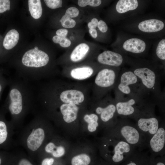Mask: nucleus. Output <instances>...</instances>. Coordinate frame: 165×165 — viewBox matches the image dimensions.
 Listing matches in <instances>:
<instances>
[{"mask_svg":"<svg viewBox=\"0 0 165 165\" xmlns=\"http://www.w3.org/2000/svg\"><path fill=\"white\" fill-rule=\"evenodd\" d=\"M101 3L100 0H79L78 5L81 7H85L87 5L92 7H97L100 5Z\"/></svg>","mask_w":165,"mask_h":165,"instance_id":"obj_28","label":"nucleus"},{"mask_svg":"<svg viewBox=\"0 0 165 165\" xmlns=\"http://www.w3.org/2000/svg\"><path fill=\"white\" fill-rule=\"evenodd\" d=\"M90 47L87 44L82 43L76 46L70 54L64 63L66 66H72L82 63L88 57Z\"/></svg>","mask_w":165,"mask_h":165,"instance_id":"obj_14","label":"nucleus"},{"mask_svg":"<svg viewBox=\"0 0 165 165\" xmlns=\"http://www.w3.org/2000/svg\"><path fill=\"white\" fill-rule=\"evenodd\" d=\"M98 20L96 18H93L90 22L88 23V27L89 29H95L97 26Z\"/></svg>","mask_w":165,"mask_h":165,"instance_id":"obj_39","label":"nucleus"},{"mask_svg":"<svg viewBox=\"0 0 165 165\" xmlns=\"http://www.w3.org/2000/svg\"><path fill=\"white\" fill-rule=\"evenodd\" d=\"M119 75L108 68L100 69L94 76L92 83L91 101L101 99L115 87Z\"/></svg>","mask_w":165,"mask_h":165,"instance_id":"obj_4","label":"nucleus"},{"mask_svg":"<svg viewBox=\"0 0 165 165\" xmlns=\"http://www.w3.org/2000/svg\"><path fill=\"white\" fill-rule=\"evenodd\" d=\"M91 160L90 156L85 153H82L74 156L71 160L72 165H89Z\"/></svg>","mask_w":165,"mask_h":165,"instance_id":"obj_24","label":"nucleus"},{"mask_svg":"<svg viewBox=\"0 0 165 165\" xmlns=\"http://www.w3.org/2000/svg\"><path fill=\"white\" fill-rule=\"evenodd\" d=\"M10 9V1L9 0H0V13Z\"/></svg>","mask_w":165,"mask_h":165,"instance_id":"obj_32","label":"nucleus"},{"mask_svg":"<svg viewBox=\"0 0 165 165\" xmlns=\"http://www.w3.org/2000/svg\"><path fill=\"white\" fill-rule=\"evenodd\" d=\"M80 117L87 124L89 131L93 132L96 130L100 122L98 116L91 110L89 111L86 108L82 112Z\"/></svg>","mask_w":165,"mask_h":165,"instance_id":"obj_18","label":"nucleus"},{"mask_svg":"<svg viewBox=\"0 0 165 165\" xmlns=\"http://www.w3.org/2000/svg\"><path fill=\"white\" fill-rule=\"evenodd\" d=\"M52 40L54 43L59 44L63 48L68 47L71 44V41L68 38L62 37L57 35L53 36Z\"/></svg>","mask_w":165,"mask_h":165,"instance_id":"obj_26","label":"nucleus"},{"mask_svg":"<svg viewBox=\"0 0 165 165\" xmlns=\"http://www.w3.org/2000/svg\"></svg>","mask_w":165,"mask_h":165,"instance_id":"obj_41","label":"nucleus"},{"mask_svg":"<svg viewBox=\"0 0 165 165\" xmlns=\"http://www.w3.org/2000/svg\"><path fill=\"white\" fill-rule=\"evenodd\" d=\"M46 6L49 8L56 9L62 7L63 1L61 0H44Z\"/></svg>","mask_w":165,"mask_h":165,"instance_id":"obj_29","label":"nucleus"},{"mask_svg":"<svg viewBox=\"0 0 165 165\" xmlns=\"http://www.w3.org/2000/svg\"><path fill=\"white\" fill-rule=\"evenodd\" d=\"M8 151L0 150V165H5L10 153Z\"/></svg>","mask_w":165,"mask_h":165,"instance_id":"obj_33","label":"nucleus"},{"mask_svg":"<svg viewBox=\"0 0 165 165\" xmlns=\"http://www.w3.org/2000/svg\"><path fill=\"white\" fill-rule=\"evenodd\" d=\"M89 33L93 38H95L97 37V33L95 29H89Z\"/></svg>","mask_w":165,"mask_h":165,"instance_id":"obj_40","label":"nucleus"},{"mask_svg":"<svg viewBox=\"0 0 165 165\" xmlns=\"http://www.w3.org/2000/svg\"><path fill=\"white\" fill-rule=\"evenodd\" d=\"M97 26L99 29L102 32H105L108 30V28L107 24L102 20H100L98 22Z\"/></svg>","mask_w":165,"mask_h":165,"instance_id":"obj_36","label":"nucleus"},{"mask_svg":"<svg viewBox=\"0 0 165 165\" xmlns=\"http://www.w3.org/2000/svg\"><path fill=\"white\" fill-rule=\"evenodd\" d=\"M17 156L18 160L16 165H34L28 159L23 155Z\"/></svg>","mask_w":165,"mask_h":165,"instance_id":"obj_34","label":"nucleus"},{"mask_svg":"<svg viewBox=\"0 0 165 165\" xmlns=\"http://www.w3.org/2000/svg\"><path fill=\"white\" fill-rule=\"evenodd\" d=\"M100 69L90 63H81L65 66L61 75L66 79L75 81L85 82L94 77Z\"/></svg>","mask_w":165,"mask_h":165,"instance_id":"obj_10","label":"nucleus"},{"mask_svg":"<svg viewBox=\"0 0 165 165\" xmlns=\"http://www.w3.org/2000/svg\"><path fill=\"white\" fill-rule=\"evenodd\" d=\"M79 14V11L78 8L74 7H71L67 9L64 14L72 18L77 17Z\"/></svg>","mask_w":165,"mask_h":165,"instance_id":"obj_31","label":"nucleus"},{"mask_svg":"<svg viewBox=\"0 0 165 165\" xmlns=\"http://www.w3.org/2000/svg\"><path fill=\"white\" fill-rule=\"evenodd\" d=\"M6 114L2 108L0 109V148L8 151L14 145L15 130L11 122L6 119Z\"/></svg>","mask_w":165,"mask_h":165,"instance_id":"obj_12","label":"nucleus"},{"mask_svg":"<svg viewBox=\"0 0 165 165\" xmlns=\"http://www.w3.org/2000/svg\"><path fill=\"white\" fill-rule=\"evenodd\" d=\"M10 82L5 76L4 75L0 72V100L3 92L6 86L9 85Z\"/></svg>","mask_w":165,"mask_h":165,"instance_id":"obj_30","label":"nucleus"},{"mask_svg":"<svg viewBox=\"0 0 165 165\" xmlns=\"http://www.w3.org/2000/svg\"><path fill=\"white\" fill-rule=\"evenodd\" d=\"M68 33V30L65 28L59 29L56 31L57 35L62 37H66Z\"/></svg>","mask_w":165,"mask_h":165,"instance_id":"obj_38","label":"nucleus"},{"mask_svg":"<svg viewBox=\"0 0 165 165\" xmlns=\"http://www.w3.org/2000/svg\"><path fill=\"white\" fill-rule=\"evenodd\" d=\"M123 47L127 51L134 53H139L144 51L146 44L142 40L134 38L126 40L124 43Z\"/></svg>","mask_w":165,"mask_h":165,"instance_id":"obj_20","label":"nucleus"},{"mask_svg":"<svg viewBox=\"0 0 165 165\" xmlns=\"http://www.w3.org/2000/svg\"><path fill=\"white\" fill-rule=\"evenodd\" d=\"M26 81H10L9 91L2 108L6 114H10L15 130L22 127L25 118L33 108V94Z\"/></svg>","mask_w":165,"mask_h":165,"instance_id":"obj_1","label":"nucleus"},{"mask_svg":"<svg viewBox=\"0 0 165 165\" xmlns=\"http://www.w3.org/2000/svg\"><path fill=\"white\" fill-rule=\"evenodd\" d=\"M97 60L101 64L116 67L120 66L123 62L121 55L109 50L104 51L99 54Z\"/></svg>","mask_w":165,"mask_h":165,"instance_id":"obj_17","label":"nucleus"},{"mask_svg":"<svg viewBox=\"0 0 165 165\" xmlns=\"http://www.w3.org/2000/svg\"><path fill=\"white\" fill-rule=\"evenodd\" d=\"M138 128L148 142L157 131L160 121L154 112L153 106L148 105L135 119Z\"/></svg>","mask_w":165,"mask_h":165,"instance_id":"obj_8","label":"nucleus"},{"mask_svg":"<svg viewBox=\"0 0 165 165\" xmlns=\"http://www.w3.org/2000/svg\"><path fill=\"white\" fill-rule=\"evenodd\" d=\"M89 105L91 110L98 116L101 122L109 123L112 127L116 124L118 116L115 100L109 93L100 100L90 101Z\"/></svg>","mask_w":165,"mask_h":165,"instance_id":"obj_7","label":"nucleus"},{"mask_svg":"<svg viewBox=\"0 0 165 165\" xmlns=\"http://www.w3.org/2000/svg\"><path fill=\"white\" fill-rule=\"evenodd\" d=\"M165 145V126L164 124H161L157 132L148 142V147L150 155L154 158L164 156Z\"/></svg>","mask_w":165,"mask_h":165,"instance_id":"obj_13","label":"nucleus"},{"mask_svg":"<svg viewBox=\"0 0 165 165\" xmlns=\"http://www.w3.org/2000/svg\"><path fill=\"white\" fill-rule=\"evenodd\" d=\"M54 160L53 157H46L44 158L41 162V165H53Z\"/></svg>","mask_w":165,"mask_h":165,"instance_id":"obj_37","label":"nucleus"},{"mask_svg":"<svg viewBox=\"0 0 165 165\" xmlns=\"http://www.w3.org/2000/svg\"><path fill=\"white\" fill-rule=\"evenodd\" d=\"M138 5V2L136 0H120L116 4V9L118 13H123L135 9Z\"/></svg>","mask_w":165,"mask_h":165,"instance_id":"obj_22","label":"nucleus"},{"mask_svg":"<svg viewBox=\"0 0 165 165\" xmlns=\"http://www.w3.org/2000/svg\"><path fill=\"white\" fill-rule=\"evenodd\" d=\"M154 158L147 152L136 150L120 165H152Z\"/></svg>","mask_w":165,"mask_h":165,"instance_id":"obj_16","label":"nucleus"},{"mask_svg":"<svg viewBox=\"0 0 165 165\" xmlns=\"http://www.w3.org/2000/svg\"><path fill=\"white\" fill-rule=\"evenodd\" d=\"M132 72L139 79L144 93H159V75L147 67L138 68Z\"/></svg>","mask_w":165,"mask_h":165,"instance_id":"obj_11","label":"nucleus"},{"mask_svg":"<svg viewBox=\"0 0 165 165\" xmlns=\"http://www.w3.org/2000/svg\"><path fill=\"white\" fill-rule=\"evenodd\" d=\"M19 38V33L16 30L12 29L9 30L3 40V46L7 50L12 49L17 44Z\"/></svg>","mask_w":165,"mask_h":165,"instance_id":"obj_21","label":"nucleus"},{"mask_svg":"<svg viewBox=\"0 0 165 165\" xmlns=\"http://www.w3.org/2000/svg\"><path fill=\"white\" fill-rule=\"evenodd\" d=\"M50 139V141H47L44 145L38 156L47 154L51 155L55 158L63 156L65 153L64 148L59 144L57 138L53 136Z\"/></svg>","mask_w":165,"mask_h":165,"instance_id":"obj_15","label":"nucleus"},{"mask_svg":"<svg viewBox=\"0 0 165 165\" xmlns=\"http://www.w3.org/2000/svg\"><path fill=\"white\" fill-rule=\"evenodd\" d=\"M138 28L141 31L146 32H154L159 31L164 27V24L161 21L151 19L143 21L138 25Z\"/></svg>","mask_w":165,"mask_h":165,"instance_id":"obj_19","label":"nucleus"},{"mask_svg":"<svg viewBox=\"0 0 165 165\" xmlns=\"http://www.w3.org/2000/svg\"><path fill=\"white\" fill-rule=\"evenodd\" d=\"M114 89L116 96L142 95L144 93L139 79L130 71L124 72L119 75Z\"/></svg>","mask_w":165,"mask_h":165,"instance_id":"obj_9","label":"nucleus"},{"mask_svg":"<svg viewBox=\"0 0 165 165\" xmlns=\"http://www.w3.org/2000/svg\"><path fill=\"white\" fill-rule=\"evenodd\" d=\"M60 22L63 27L67 28H73L76 24L74 20L65 14L61 17Z\"/></svg>","mask_w":165,"mask_h":165,"instance_id":"obj_25","label":"nucleus"},{"mask_svg":"<svg viewBox=\"0 0 165 165\" xmlns=\"http://www.w3.org/2000/svg\"><path fill=\"white\" fill-rule=\"evenodd\" d=\"M105 146L113 165H120L137 149L122 138L111 133Z\"/></svg>","mask_w":165,"mask_h":165,"instance_id":"obj_6","label":"nucleus"},{"mask_svg":"<svg viewBox=\"0 0 165 165\" xmlns=\"http://www.w3.org/2000/svg\"><path fill=\"white\" fill-rule=\"evenodd\" d=\"M116 96L115 99L118 116L135 119L148 104L143 100L142 95Z\"/></svg>","mask_w":165,"mask_h":165,"instance_id":"obj_5","label":"nucleus"},{"mask_svg":"<svg viewBox=\"0 0 165 165\" xmlns=\"http://www.w3.org/2000/svg\"><path fill=\"white\" fill-rule=\"evenodd\" d=\"M28 9L32 17L35 19H37L41 16L42 9L40 0H28Z\"/></svg>","mask_w":165,"mask_h":165,"instance_id":"obj_23","label":"nucleus"},{"mask_svg":"<svg viewBox=\"0 0 165 165\" xmlns=\"http://www.w3.org/2000/svg\"><path fill=\"white\" fill-rule=\"evenodd\" d=\"M156 54L160 59H165V40L163 39L159 43L156 49Z\"/></svg>","mask_w":165,"mask_h":165,"instance_id":"obj_27","label":"nucleus"},{"mask_svg":"<svg viewBox=\"0 0 165 165\" xmlns=\"http://www.w3.org/2000/svg\"><path fill=\"white\" fill-rule=\"evenodd\" d=\"M112 127V133L118 136L130 145L140 151L148 147V143L143 134L135 124L128 119H118Z\"/></svg>","mask_w":165,"mask_h":165,"instance_id":"obj_3","label":"nucleus"},{"mask_svg":"<svg viewBox=\"0 0 165 165\" xmlns=\"http://www.w3.org/2000/svg\"><path fill=\"white\" fill-rule=\"evenodd\" d=\"M152 165H165L164 156H160L155 157Z\"/></svg>","mask_w":165,"mask_h":165,"instance_id":"obj_35","label":"nucleus"},{"mask_svg":"<svg viewBox=\"0 0 165 165\" xmlns=\"http://www.w3.org/2000/svg\"><path fill=\"white\" fill-rule=\"evenodd\" d=\"M48 119L40 112L22 129L19 144L30 155H38L45 144L52 136Z\"/></svg>","mask_w":165,"mask_h":165,"instance_id":"obj_2","label":"nucleus"}]
</instances>
